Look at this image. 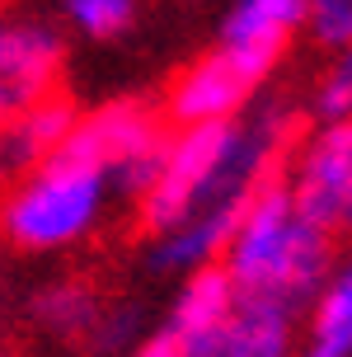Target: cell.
Returning a JSON list of instances; mask_svg holds the SVG:
<instances>
[{
	"label": "cell",
	"mask_w": 352,
	"mask_h": 357,
	"mask_svg": "<svg viewBox=\"0 0 352 357\" xmlns=\"http://www.w3.org/2000/svg\"><path fill=\"white\" fill-rule=\"evenodd\" d=\"M108 310H113V301H104V296L89 291V287L52 282L47 291H38L33 320L43 324L47 334H56V339H70V343L94 348V339H99V329H104V320H108Z\"/></svg>",
	"instance_id": "9"
},
{
	"label": "cell",
	"mask_w": 352,
	"mask_h": 357,
	"mask_svg": "<svg viewBox=\"0 0 352 357\" xmlns=\"http://www.w3.org/2000/svg\"><path fill=\"white\" fill-rule=\"evenodd\" d=\"M0 357H15V353H0Z\"/></svg>",
	"instance_id": "14"
},
{
	"label": "cell",
	"mask_w": 352,
	"mask_h": 357,
	"mask_svg": "<svg viewBox=\"0 0 352 357\" xmlns=\"http://www.w3.org/2000/svg\"><path fill=\"white\" fill-rule=\"evenodd\" d=\"M315 118L319 123H352V47L334 52L329 71L315 85Z\"/></svg>",
	"instance_id": "12"
},
{
	"label": "cell",
	"mask_w": 352,
	"mask_h": 357,
	"mask_svg": "<svg viewBox=\"0 0 352 357\" xmlns=\"http://www.w3.org/2000/svg\"><path fill=\"white\" fill-rule=\"evenodd\" d=\"M291 324H296V310L240 296L230 324L216 334L207 357H291Z\"/></svg>",
	"instance_id": "8"
},
{
	"label": "cell",
	"mask_w": 352,
	"mask_h": 357,
	"mask_svg": "<svg viewBox=\"0 0 352 357\" xmlns=\"http://www.w3.org/2000/svg\"><path fill=\"white\" fill-rule=\"evenodd\" d=\"M296 29H305V0H235L221 19L216 52L259 85L277 66Z\"/></svg>",
	"instance_id": "5"
},
{
	"label": "cell",
	"mask_w": 352,
	"mask_h": 357,
	"mask_svg": "<svg viewBox=\"0 0 352 357\" xmlns=\"http://www.w3.org/2000/svg\"><path fill=\"white\" fill-rule=\"evenodd\" d=\"M305 29L319 47H352V0H305Z\"/></svg>",
	"instance_id": "13"
},
{
	"label": "cell",
	"mask_w": 352,
	"mask_h": 357,
	"mask_svg": "<svg viewBox=\"0 0 352 357\" xmlns=\"http://www.w3.org/2000/svg\"><path fill=\"white\" fill-rule=\"evenodd\" d=\"M61 10H66V19L85 38L104 43V38H118V33L132 29L137 0H61Z\"/></svg>",
	"instance_id": "11"
},
{
	"label": "cell",
	"mask_w": 352,
	"mask_h": 357,
	"mask_svg": "<svg viewBox=\"0 0 352 357\" xmlns=\"http://www.w3.org/2000/svg\"><path fill=\"white\" fill-rule=\"evenodd\" d=\"M291 202L315 221L319 231L352 235V123H319L291 151L286 169Z\"/></svg>",
	"instance_id": "3"
},
{
	"label": "cell",
	"mask_w": 352,
	"mask_h": 357,
	"mask_svg": "<svg viewBox=\"0 0 352 357\" xmlns=\"http://www.w3.org/2000/svg\"><path fill=\"white\" fill-rule=\"evenodd\" d=\"M300 357H352V264L338 268L319 291Z\"/></svg>",
	"instance_id": "10"
},
{
	"label": "cell",
	"mask_w": 352,
	"mask_h": 357,
	"mask_svg": "<svg viewBox=\"0 0 352 357\" xmlns=\"http://www.w3.org/2000/svg\"><path fill=\"white\" fill-rule=\"evenodd\" d=\"M254 80H249L235 61L211 47L207 56H197L193 66H183L174 75V85L164 94V123L174 127H207V123H230V118H240V108L249 104V94H254Z\"/></svg>",
	"instance_id": "6"
},
{
	"label": "cell",
	"mask_w": 352,
	"mask_h": 357,
	"mask_svg": "<svg viewBox=\"0 0 352 357\" xmlns=\"http://www.w3.org/2000/svg\"><path fill=\"white\" fill-rule=\"evenodd\" d=\"M108 202V174L99 165L56 151L47 165L10 183L0 197V235L19 250H61L94 231Z\"/></svg>",
	"instance_id": "2"
},
{
	"label": "cell",
	"mask_w": 352,
	"mask_h": 357,
	"mask_svg": "<svg viewBox=\"0 0 352 357\" xmlns=\"http://www.w3.org/2000/svg\"><path fill=\"white\" fill-rule=\"evenodd\" d=\"M75 118L80 113L61 94H52L38 108L0 123V178H24V174H33L38 165H47L61 151V142L70 137Z\"/></svg>",
	"instance_id": "7"
},
{
	"label": "cell",
	"mask_w": 352,
	"mask_h": 357,
	"mask_svg": "<svg viewBox=\"0 0 352 357\" xmlns=\"http://www.w3.org/2000/svg\"><path fill=\"white\" fill-rule=\"evenodd\" d=\"M329 264H334V235L319 231L291 202L282 174L254 193L245 221L235 226L221 254V268L230 273L240 296L277 301L286 310L319 301V291L329 287Z\"/></svg>",
	"instance_id": "1"
},
{
	"label": "cell",
	"mask_w": 352,
	"mask_h": 357,
	"mask_svg": "<svg viewBox=\"0 0 352 357\" xmlns=\"http://www.w3.org/2000/svg\"><path fill=\"white\" fill-rule=\"evenodd\" d=\"M66 43L52 24L29 15H0V123L56 94Z\"/></svg>",
	"instance_id": "4"
}]
</instances>
